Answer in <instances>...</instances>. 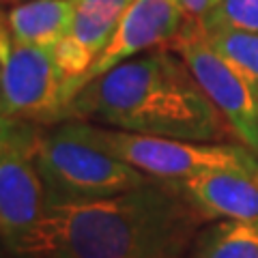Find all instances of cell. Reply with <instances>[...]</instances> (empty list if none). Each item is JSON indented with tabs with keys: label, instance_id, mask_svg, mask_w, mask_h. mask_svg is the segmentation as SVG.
Listing matches in <instances>:
<instances>
[{
	"label": "cell",
	"instance_id": "1",
	"mask_svg": "<svg viewBox=\"0 0 258 258\" xmlns=\"http://www.w3.org/2000/svg\"><path fill=\"white\" fill-rule=\"evenodd\" d=\"M207 222L174 181L88 203L50 205L13 247L18 258H187Z\"/></svg>",
	"mask_w": 258,
	"mask_h": 258
},
{
	"label": "cell",
	"instance_id": "9",
	"mask_svg": "<svg viewBox=\"0 0 258 258\" xmlns=\"http://www.w3.org/2000/svg\"><path fill=\"white\" fill-rule=\"evenodd\" d=\"M134 0H74V22L69 35L54 50V58L64 78L62 93L80 80L116 32L120 18Z\"/></svg>",
	"mask_w": 258,
	"mask_h": 258
},
{
	"label": "cell",
	"instance_id": "8",
	"mask_svg": "<svg viewBox=\"0 0 258 258\" xmlns=\"http://www.w3.org/2000/svg\"><path fill=\"white\" fill-rule=\"evenodd\" d=\"M185 22L187 18L179 0H134L120 18V24L112 35L108 47L99 54L93 67L62 93L60 110L67 106L69 99H74L78 91H82L95 78L108 74L116 64L136 58L144 52L157 50V47H168L179 37Z\"/></svg>",
	"mask_w": 258,
	"mask_h": 258
},
{
	"label": "cell",
	"instance_id": "16",
	"mask_svg": "<svg viewBox=\"0 0 258 258\" xmlns=\"http://www.w3.org/2000/svg\"><path fill=\"white\" fill-rule=\"evenodd\" d=\"M0 258H18V256L11 252V247L5 243V239H3V237H0Z\"/></svg>",
	"mask_w": 258,
	"mask_h": 258
},
{
	"label": "cell",
	"instance_id": "17",
	"mask_svg": "<svg viewBox=\"0 0 258 258\" xmlns=\"http://www.w3.org/2000/svg\"><path fill=\"white\" fill-rule=\"evenodd\" d=\"M5 125H7V123H3V120H0V136H3V129H5Z\"/></svg>",
	"mask_w": 258,
	"mask_h": 258
},
{
	"label": "cell",
	"instance_id": "7",
	"mask_svg": "<svg viewBox=\"0 0 258 258\" xmlns=\"http://www.w3.org/2000/svg\"><path fill=\"white\" fill-rule=\"evenodd\" d=\"M28 123H7L0 136V237L13 247L47 211V191L32 159Z\"/></svg>",
	"mask_w": 258,
	"mask_h": 258
},
{
	"label": "cell",
	"instance_id": "6",
	"mask_svg": "<svg viewBox=\"0 0 258 258\" xmlns=\"http://www.w3.org/2000/svg\"><path fill=\"white\" fill-rule=\"evenodd\" d=\"M168 47L187 62L200 88L228 120L237 142L258 155V88L213 50L198 22H185Z\"/></svg>",
	"mask_w": 258,
	"mask_h": 258
},
{
	"label": "cell",
	"instance_id": "12",
	"mask_svg": "<svg viewBox=\"0 0 258 258\" xmlns=\"http://www.w3.org/2000/svg\"><path fill=\"white\" fill-rule=\"evenodd\" d=\"M187 258H258V222H207Z\"/></svg>",
	"mask_w": 258,
	"mask_h": 258
},
{
	"label": "cell",
	"instance_id": "10",
	"mask_svg": "<svg viewBox=\"0 0 258 258\" xmlns=\"http://www.w3.org/2000/svg\"><path fill=\"white\" fill-rule=\"evenodd\" d=\"M174 183L205 222H258V174L213 170Z\"/></svg>",
	"mask_w": 258,
	"mask_h": 258
},
{
	"label": "cell",
	"instance_id": "3",
	"mask_svg": "<svg viewBox=\"0 0 258 258\" xmlns=\"http://www.w3.org/2000/svg\"><path fill=\"white\" fill-rule=\"evenodd\" d=\"M32 159L45 185L47 207L116 196L155 181L82 140L71 123L32 134Z\"/></svg>",
	"mask_w": 258,
	"mask_h": 258
},
{
	"label": "cell",
	"instance_id": "14",
	"mask_svg": "<svg viewBox=\"0 0 258 258\" xmlns=\"http://www.w3.org/2000/svg\"><path fill=\"white\" fill-rule=\"evenodd\" d=\"M198 24L205 30L228 28L258 32V0H220Z\"/></svg>",
	"mask_w": 258,
	"mask_h": 258
},
{
	"label": "cell",
	"instance_id": "15",
	"mask_svg": "<svg viewBox=\"0 0 258 258\" xmlns=\"http://www.w3.org/2000/svg\"><path fill=\"white\" fill-rule=\"evenodd\" d=\"M217 3H220V0H179L185 18L189 22H200Z\"/></svg>",
	"mask_w": 258,
	"mask_h": 258
},
{
	"label": "cell",
	"instance_id": "11",
	"mask_svg": "<svg viewBox=\"0 0 258 258\" xmlns=\"http://www.w3.org/2000/svg\"><path fill=\"white\" fill-rule=\"evenodd\" d=\"M5 22L20 43L56 50L71 30L74 0H30L5 11Z\"/></svg>",
	"mask_w": 258,
	"mask_h": 258
},
{
	"label": "cell",
	"instance_id": "18",
	"mask_svg": "<svg viewBox=\"0 0 258 258\" xmlns=\"http://www.w3.org/2000/svg\"><path fill=\"white\" fill-rule=\"evenodd\" d=\"M0 3H15V0H0Z\"/></svg>",
	"mask_w": 258,
	"mask_h": 258
},
{
	"label": "cell",
	"instance_id": "13",
	"mask_svg": "<svg viewBox=\"0 0 258 258\" xmlns=\"http://www.w3.org/2000/svg\"><path fill=\"white\" fill-rule=\"evenodd\" d=\"M203 32L213 50L220 56H224L232 67L239 69L258 88V32L228 30V28H213V30L203 28Z\"/></svg>",
	"mask_w": 258,
	"mask_h": 258
},
{
	"label": "cell",
	"instance_id": "4",
	"mask_svg": "<svg viewBox=\"0 0 258 258\" xmlns=\"http://www.w3.org/2000/svg\"><path fill=\"white\" fill-rule=\"evenodd\" d=\"M74 132L136 170L161 181H183L213 170L258 174V155L241 142H194L120 132L84 120H69Z\"/></svg>",
	"mask_w": 258,
	"mask_h": 258
},
{
	"label": "cell",
	"instance_id": "2",
	"mask_svg": "<svg viewBox=\"0 0 258 258\" xmlns=\"http://www.w3.org/2000/svg\"><path fill=\"white\" fill-rule=\"evenodd\" d=\"M56 120H84L155 138L237 140L187 62L170 47L144 52L95 78L67 101Z\"/></svg>",
	"mask_w": 258,
	"mask_h": 258
},
{
	"label": "cell",
	"instance_id": "5",
	"mask_svg": "<svg viewBox=\"0 0 258 258\" xmlns=\"http://www.w3.org/2000/svg\"><path fill=\"white\" fill-rule=\"evenodd\" d=\"M62 84L54 52L20 43L0 11V120L56 123Z\"/></svg>",
	"mask_w": 258,
	"mask_h": 258
}]
</instances>
